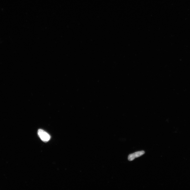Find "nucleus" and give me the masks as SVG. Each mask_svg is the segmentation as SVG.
<instances>
[{
  "label": "nucleus",
  "mask_w": 190,
  "mask_h": 190,
  "mask_svg": "<svg viewBox=\"0 0 190 190\" xmlns=\"http://www.w3.org/2000/svg\"><path fill=\"white\" fill-rule=\"evenodd\" d=\"M38 134L39 137L43 142H48L51 139V136L49 134L42 129H39Z\"/></svg>",
  "instance_id": "1"
},
{
  "label": "nucleus",
  "mask_w": 190,
  "mask_h": 190,
  "mask_svg": "<svg viewBox=\"0 0 190 190\" xmlns=\"http://www.w3.org/2000/svg\"><path fill=\"white\" fill-rule=\"evenodd\" d=\"M144 153V151L142 150L132 154L129 155L128 157V160L129 161H132L135 158L139 157L143 155Z\"/></svg>",
  "instance_id": "2"
}]
</instances>
